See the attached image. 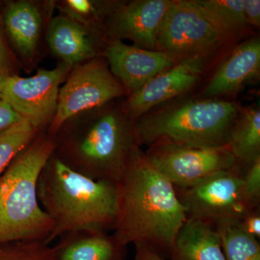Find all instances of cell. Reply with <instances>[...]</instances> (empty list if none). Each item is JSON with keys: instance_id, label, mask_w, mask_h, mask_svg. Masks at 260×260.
Wrapping results in <instances>:
<instances>
[{"instance_id": "cell-13", "label": "cell", "mask_w": 260, "mask_h": 260, "mask_svg": "<svg viewBox=\"0 0 260 260\" xmlns=\"http://www.w3.org/2000/svg\"><path fill=\"white\" fill-rule=\"evenodd\" d=\"M170 0H137L114 10L111 32L116 39H127L137 47L156 50L157 39Z\"/></svg>"}, {"instance_id": "cell-18", "label": "cell", "mask_w": 260, "mask_h": 260, "mask_svg": "<svg viewBox=\"0 0 260 260\" xmlns=\"http://www.w3.org/2000/svg\"><path fill=\"white\" fill-rule=\"evenodd\" d=\"M4 24L13 45L23 57H31L37 49L42 27L40 10L31 2H13L7 5Z\"/></svg>"}, {"instance_id": "cell-27", "label": "cell", "mask_w": 260, "mask_h": 260, "mask_svg": "<svg viewBox=\"0 0 260 260\" xmlns=\"http://www.w3.org/2000/svg\"><path fill=\"white\" fill-rule=\"evenodd\" d=\"M12 75L9 53L0 28V93L5 82Z\"/></svg>"}, {"instance_id": "cell-28", "label": "cell", "mask_w": 260, "mask_h": 260, "mask_svg": "<svg viewBox=\"0 0 260 260\" xmlns=\"http://www.w3.org/2000/svg\"><path fill=\"white\" fill-rule=\"evenodd\" d=\"M18 113L0 99V133L22 120Z\"/></svg>"}, {"instance_id": "cell-4", "label": "cell", "mask_w": 260, "mask_h": 260, "mask_svg": "<svg viewBox=\"0 0 260 260\" xmlns=\"http://www.w3.org/2000/svg\"><path fill=\"white\" fill-rule=\"evenodd\" d=\"M55 148L54 135L38 134L0 177V243H47L54 223L39 203L38 181Z\"/></svg>"}, {"instance_id": "cell-2", "label": "cell", "mask_w": 260, "mask_h": 260, "mask_svg": "<svg viewBox=\"0 0 260 260\" xmlns=\"http://www.w3.org/2000/svg\"><path fill=\"white\" fill-rule=\"evenodd\" d=\"M38 198L54 223L49 244L67 233L114 229L119 205L117 183L85 177L54 154L39 177Z\"/></svg>"}, {"instance_id": "cell-20", "label": "cell", "mask_w": 260, "mask_h": 260, "mask_svg": "<svg viewBox=\"0 0 260 260\" xmlns=\"http://www.w3.org/2000/svg\"><path fill=\"white\" fill-rule=\"evenodd\" d=\"M225 260H260L259 240L242 230L238 220L215 226Z\"/></svg>"}, {"instance_id": "cell-3", "label": "cell", "mask_w": 260, "mask_h": 260, "mask_svg": "<svg viewBox=\"0 0 260 260\" xmlns=\"http://www.w3.org/2000/svg\"><path fill=\"white\" fill-rule=\"evenodd\" d=\"M54 136V155L67 167L94 180L114 183L121 179L138 145L135 121L113 109L75 116Z\"/></svg>"}, {"instance_id": "cell-17", "label": "cell", "mask_w": 260, "mask_h": 260, "mask_svg": "<svg viewBox=\"0 0 260 260\" xmlns=\"http://www.w3.org/2000/svg\"><path fill=\"white\" fill-rule=\"evenodd\" d=\"M170 260H225L218 231L197 219L187 218L174 240Z\"/></svg>"}, {"instance_id": "cell-1", "label": "cell", "mask_w": 260, "mask_h": 260, "mask_svg": "<svg viewBox=\"0 0 260 260\" xmlns=\"http://www.w3.org/2000/svg\"><path fill=\"white\" fill-rule=\"evenodd\" d=\"M117 186L113 235L122 245L142 244L162 259H170L175 238L187 219L174 186L137 145Z\"/></svg>"}, {"instance_id": "cell-11", "label": "cell", "mask_w": 260, "mask_h": 260, "mask_svg": "<svg viewBox=\"0 0 260 260\" xmlns=\"http://www.w3.org/2000/svg\"><path fill=\"white\" fill-rule=\"evenodd\" d=\"M208 54L189 56L159 73L134 93L124 104V114L137 120L155 106L184 93L199 81Z\"/></svg>"}, {"instance_id": "cell-25", "label": "cell", "mask_w": 260, "mask_h": 260, "mask_svg": "<svg viewBox=\"0 0 260 260\" xmlns=\"http://www.w3.org/2000/svg\"><path fill=\"white\" fill-rule=\"evenodd\" d=\"M242 194L251 209L259 208L260 158L248 168L243 174Z\"/></svg>"}, {"instance_id": "cell-19", "label": "cell", "mask_w": 260, "mask_h": 260, "mask_svg": "<svg viewBox=\"0 0 260 260\" xmlns=\"http://www.w3.org/2000/svg\"><path fill=\"white\" fill-rule=\"evenodd\" d=\"M227 146L243 173L260 158L259 107L239 113L229 133Z\"/></svg>"}, {"instance_id": "cell-22", "label": "cell", "mask_w": 260, "mask_h": 260, "mask_svg": "<svg viewBox=\"0 0 260 260\" xmlns=\"http://www.w3.org/2000/svg\"><path fill=\"white\" fill-rule=\"evenodd\" d=\"M39 130L24 119L0 133V177L37 136Z\"/></svg>"}, {"instance_id": "cell-7", "label": "cell", "mask_w": 260, "mask_h": 260, "mask_svg": "<svg viewBox=\"0 0 260 260\" xmlns=\"http://www.w3.org/2000/svg\"><path fill=\"white\" fill-rule=\"evenodd\" d=\"M243 174L237 165L215 173L190 187L175 188L187 218L215 227L223 222L240 220L254 210L243 196Z\"/></svg>"}, {"instance_id": "cell-12", "label": "cell", "mask_w": 260, "mask_h": 260, "mask_svg": "<svg viewBox=\"0 0 260 260\" xmlns=\"http://www.w3.org/2000/svg\"><path fill=\"white\" fill-rule=\"evenodd\" d=\"M105 56L111 73L130 94L180 61L164 51L128 45L116 39L107 46Z\"/></svg>"}, {"instance_id": "cell-5", "label": "cell", "mask_w": 260, "mask_h": 260, "mask_svg": "<svg viewBox=\"0 0 260 260\" xmlns=\"http://www.w3.org/2000/svg\"><path fill=\"white\" fill-rule=\"evenodd\" d=\"M239 112L236 103L205 99L146 114L135 121L137 144L200 148L225 146Z\"/></svg>"}, {"instance_id": "cell-30", "label": "cell", "mask_w": 260, "mask_h": 260, "mask_svg": "<svg viewBox=\"0 0 260 260\" xmlns=\"http://www.w3.org/2000/svg\"><path fill=\"white\" fill-rule=\"evenodd\" d=\"M134 260H165L142 244H136Z\"/></svg>"}, {"instance_id": "cell-14", "label": "cell", "mask_w": 260, "mask_h": 260, "mask_svg": "<svg viewBox=\"0 0 260 260\" xmlns=\"http://www.w3.org/2000/svg\"><path fill=\"white\" fill-rule=\"evenodd\" d=\"M260 41L249 39L238 46L205 87L203 95L212 99L237 93L259 77Z\"/></svg>"}, {"instance_id": "cell-16", "label": "cell", "mask_w": 260, "mask_h": 260, "mask_svg": "<svg viewBox=\"0 0 260 260\" xmlns=\"http://www.w3.org/2000/svg\"><path fill=\"white\" fill-rule=\"evenodd\" d=\"M47 39L53 54L71 68L95 57V46L88 28L64 15L51 20Z\"/></svg>"}, {"instance_id": "cell-26", "label": "cell", "mask_w": 260, "mask_h": 260, "mask_svg": "<svg viewBox=\"0 0 260 260\" xmlns=\"http://www.w3.org/2000/svg\"><path fill=\"white\" fill-rule=\"evenodd\" d=\"M244 232L259 240L260 238V208L251 210L238 220Z\"/></svg>"}, {"instance_id": "cell-29", "label": "cell", "mask_w": 260, "mask_h": 260, "mask_svg": "<svg viewBox=\"0 0 260 260\" xmlns=\"http://www.w3.org/2000/svg\"><path fill=\"white\" fill-rule=\"evenodd\" d=\"M243 11L247 25L259 28L260 25L259 0H244Z\"/></svg>"}, {"instance_id": "cell-15", "label": "cell", "mask_w": 260, "mask_h": 260, "mask_svg": "<svg viewBox=\"0 0 260 260\" xmlns=\"http://www.w3.org/2000/svg\"><path fill=\"white\" fill-rule=\"evenodd\" d=\"M53 246L56 260H124L126 246L113 234L81 230L67 233Z\"/></svg>"}, {"instance_id": "cell-24", "label": "cell", "mask_w": 260, "mask_h": 260, "mask_svg": "<svg viewBox=\"0 0 260 260\" xmlns=\"http://www.w3.org/2000/svg\"><path fill=\"white\" fill-rule=\"evenodd\" d=\"M59 9L61 15L88 28L100 16L102 8L100 3L92 0H66L59 3Z\"/></svg>"}, {"instance_id": "cell-9", "label": "cell", "mask_w": 260, "mask_h": 260, "mask_svg": "<svg viewBox=\"0 0 260 260\" xmlns=\"http://www.w3.org/2000/svg\"><path fill=\"white\" fill-rule=\"evenodd\" d=\"M145 156L174 187L180 189L190 187L215 173L237 166L227 145L200 148L174 144L155 145L150 147Z\"/></svg>"}, {"instance_id": "cell-10", "label": "cell", "mask_w": 260, "mask_h": 260, "mask_svg": "<svg viewBox=\"0 0 260 260\" xmlns=\"http://www.w3.org/2000/svg\"><path fill=\"white\" fill-rule=\"evenodd\" d=\"M71 69L61 62L54 69H41L28 78L13 75L3 85L0 99L35 129H42L54 118L59 85Z\"/></svg>"}, {"instance_id": "cell-6", "label": "cell", "mask_w": 260, "mask_h": 260, "mask_svg": "<svg viewBox=\"0 0 260 260\" xmlns=\"http://www.w3.org/2000/svg\"><path fill=\"white\" fill-rule=\"evenodd\" d=\"M125 93V89L102 59H92L74 67L59 88L57 107L48 133L54 135L72 118L101 109Z\"/></svg>"}, {"instance_id": "cell-23", "label": "cell", "mask_w": 260, "mask_h": 260, "mask_svg": "<svg viewBox=\"0 0 260 260\" xmlns=\"http://www.w3.org/2000/svg\"><path fill=\"white\" fill-rule=\"evenodd\" d=\"M0 260H56L54 248L41 241L0 243Z\"/></svg>"}, {"instance_id": "cell-21", "label": "cell", "mask_w": 260, "mask_h": 260, "mask_svg": "<svg viewBox=\"0 0 260 260\" xmlns=\"http://www.w3.org/2000/svg\"><path fill=\"white\" fill-rule=\"evenodd\" d=\"M221 31L229 37L247 24L243 11L244 0H194Z\"/></svg>"}, {"instance_id": "cell-8", "label": "cell", "mask_w": 260, "mask_h": 260, "mask_svg": "<svg viewBox=\"0 0 260 260\" xmlns=\"http://www.w3.org/2000/svg\"><path fill=\"white\" fill-rule=\"evenodd\" d=\"M226 36L195 3L194 0L171 2L159 30L156 50L181 60L208 54Z\"/></svg>"}]
</instances>
